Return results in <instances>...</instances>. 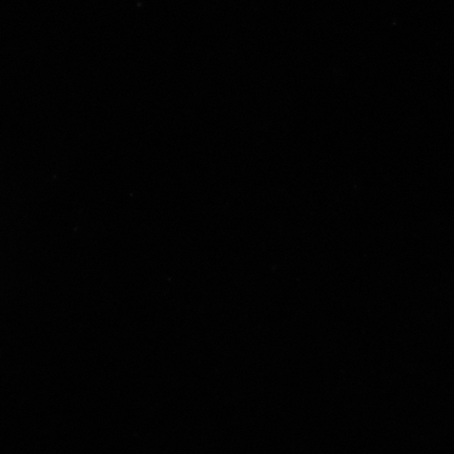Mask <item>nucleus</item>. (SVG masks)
<instances>
[]
</instances>
